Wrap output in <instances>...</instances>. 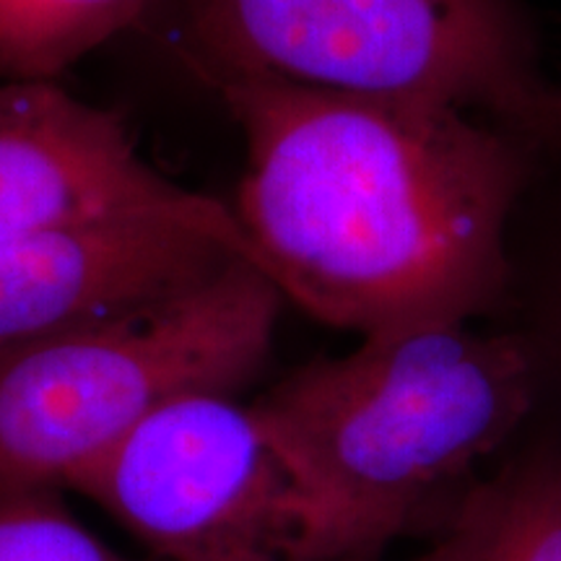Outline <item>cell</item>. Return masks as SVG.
Wrapping results in <instances>:
<instances>
[{
  "mask_svg": "<svg viewBox=\"0 0 561 561\" xmlns=\"http://www.w3.org/2000/svg\"><path fill=\"white\" fill-rule=\"evenodd\" d=\"M214 91L248 146L231 208L299 310L362 339L494 310L528 172L515 133L437 102L278 81Z\"/></svg>",
  "mask_w": 561,
  "mask_h": 561,
  "instance_id": "6da1fadb",
  "label": "cell"
},
{
  "mask_svg": "<svg viewBox=\"0 0 561 561\" xmlns=\"http://www.w3.org/2000/svg\"><path fill=\"white\" fill-rule=\"evenodd\" d=\"M536 364L471 322L401 328L318 356L252 401L369 549L430 533L528 419Z\"/></svg>",
  "mask_w": 561,
  "mask_h": 561,
  "instance_id": "7a4b0ae2",
  "label": "cell"
},
{
  "mask_svg": "<svg viewBox=\"0 0 561 561\" xmlns=\"http://www.w3.org/2000/svg\"><path fill=\"white\" fill-rule=\"evenodd\" d=\"M136 32L210 89L278 81L557 130L517 0H151Z\"/></svg>",
  "mask_w": 561,
  "mask_h": 561,
  "instance_id": "3957f363",
  "label": "cell"
},
{
  "mask_svg": "<svg viewBox=\"0 0 561 561\" xmlns=\"http://www.w3.org/2000/svg\"><path fill=\"white\" fill-rule=\"evenodd\" d=\"M280 301L237 257L180 297L0 351V500L68 491L178 398H240L271 359Z\"/></svg>",
  "mask_w": 561,
  "mask_h": 561,
  "instance_id": "277c9868",
  "label": "cell"
},
{
  "mask_svg": "<svg viewBox=\"0 0 561 561\" xmlns=\"http://www.w3.org/2000/svg\"><path fill=\"white\" fill-rule=\"evenodd\" d=\"M87 496L161 561H343L369 549L255 403H167L83 466Z\"/></svg>",
  "mask_w": 561,
  "mask_h": 561,
  "instance_id": "5b68a950",
  "label": "cell"
},
{
  "mask_svg": "<svg viewBox=\"0 0 561 561\" xmlns=\"http://www.w3.org/2000/svg\"><path fill=\"white\" fill-rule=\"evenodd\" d=\"M110 221L198 231L263 271L234 208L153 170L121 117L55 81H0V240Z\"/></svg>",
  "mask_w": 561,
  "mask_h": 561,
  "instance_id": "8992f818",
  "label": "cell"
},
{
  "mask_svg": "<svg viewBox=\"0 0 561 561\" xmlns=\"http://www.w3.org/2000/svg\"><path fill=\"white\" fill-rule=\"evenodd\" d=\"M237 257L198 231L149 221L70 224L3 237L0 351L180 297Z\"/></svg>",
  "mask_w": 561,
  "mask_h": 561,
  "instance_id": "52a82bcc",
  "label": "cell"
},
{
  "mask_svg": "<svg viewBox=\"0 0 561 561\" xmlns=\"http://www.w3.org/2000/svg\"><path fill=\"white\" fill-rule=\"evenodd\" d=\"M426 536L413 561H561V453L476 479Z\"/></svg>",
  "mask_w": 561,
  "mask_h": 561,
  "instance_id": "ba28073f",
  "label": "cell"
},
{
  "mask_svg": "<svg viewBox=\"0 0 561 561\" xmlns=\"http://www.w3.org/2000/svg\"><path fill=\"white\" fill-rule=\"evenodd\" d=\"M151 0H0V81H55L104 42L136 32Z\"/></svg>",
  "mask_w": 561,
  "mask_h": 561,
  "instance_id": "9c48e42d",
  "label": "cell"
},
{
  "mask_svg": "<svg viewBox=\"0 0 561 561\" xmlns=\"http://www.w3.org/2000/svg\"><path fill=\"white\" fill-rule=\"evenodd\" d=\"M62 494L32 491L0 500V561H133L76 520Z\"/></svg>",
  "mask_w": 561,
  "mask_h": 561,
  "instance_id": "30bf717a",
  "label": "cell"
},
{
  "mask_svg": "<svg viewBox=\"0 0 561 561\" xmlns=\"http://www.w3.org/2000/svg\"><path fill=\"white\" fill-rule=\"evenodd\" d=\"M557 130L561 133V100L557 102Z\"/></svg>",
  "mask_w": 561,
  "mask_h": 561,
  "instance_id": "8fae6325",
  "label": "cell"
}]
</instances>
